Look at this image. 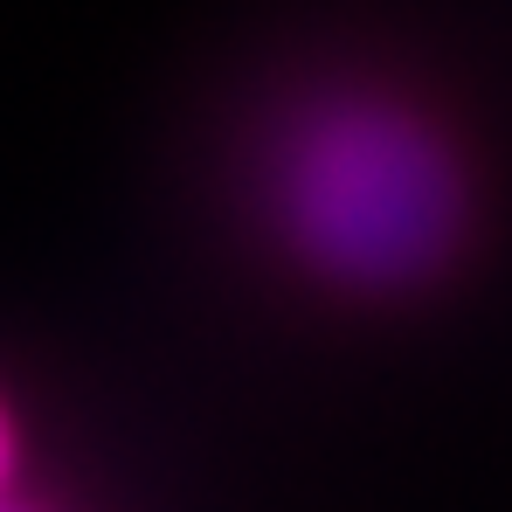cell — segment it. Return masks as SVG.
<instances>
[{"label":"cell","instance_id":"1","mask_svg":"<svg viewBox=\"0 0 512 512\" xmlns=\"http://www.w3.org/2000/svg\"><path fill=\"white\" fill-rule=\"evenodd\" d=\"M284 243L333 284H416L464 215V180L443 132L388 97H326L298 111L270 160Z\"/></svg>","mask_w":512,"mask_h":512},{"label":"cell","instance_id":"2","mask_svg":"<svg viewBox=\"0 0 512 512\" xmlns=\"http://www.w3.org/2000/svg\"><path fill=\"white\" fill-rule=\"evenodd\" d=\"M14 512H28V506H14Z\"/></svg>","mask_w":512,"mask_h":512}]
</instances>
